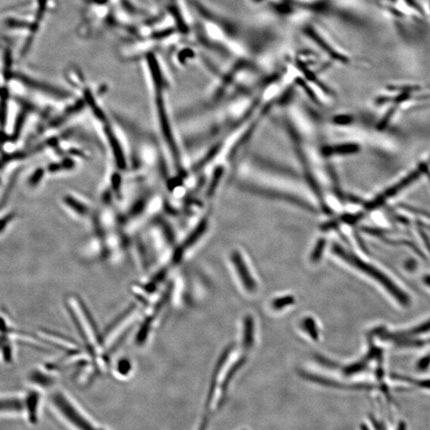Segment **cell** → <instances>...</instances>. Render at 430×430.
Wrapping results in <instances>:
<instances>
[{"instance_id":"6da1fadb","label":"cell","mask_w":430,"mask_h":430,"mask_svg":"<svg viewBox=\"0 0 430 430\" xmlns=\"http://www.w3.org/2000/svg\"><path fill=\"white\" fill-rule=\"evenodd\" d=\"M64 304L78 333L82 346L92 356L98 370L100 374L107 372L110 368V360L108 357V353L104 348L103 334L98 328L88 306L80 296L74 294L67 296Z\"/></svg>"},{"instance_id":"7a4b0ae2","label":"cell","mask_w":430,"mask_h":430,"mask_svg":"<svg viewBox=\"0 0 430 430\" xmlns=\"http://www.w3.org/2000/svg\"><path fill=\"white\" fill-rule=\"evenodd\" d=\"M51 410L59 420L74 430L104 428L96 419L68 391L56 389L49 395Z\"/></svg>"},{"instance_id":"3957f363","label":"cell","mask_w":430,"mask_h":430,"mask_svg":"<svg viewBox=\"0 0 430 430\" xmlns=\"http://www.w3.org/2000/svg\"><path fill=\"white\" fill-rule=\"evenodd\" d=\"M42 401V392L36 388L18 394L0 395V416L20 415L30 424H36L40 420Z\"/></svg>"},{"instance_id":"277c9868","label":"cell","mask_w":430,"mask_h":430,"mask_svg":"<svg viewBox=\"0 0 430 430\" xmlns=\"http://www.w3.org/2000/svg\"><path fill=\"white\" fill-rule=\"evenodd\" d=\"M143 312L142 308L137 304H133L108 326L102 332L104 348L108 353L118 348L132 329L141 320Z\"/></svg>"},{"instance_id":"5b68a950","label":"cell","mask_w":430,"mask_h":430,"mask_svg":"<svg viewBox=\"0 0 430 430\" xmlns=\"http://www.w3.org/2000/svg\"><path fill=\"white\" fill-rule=\"evenodd\" d=\"M333 250L338 256L342 258V259L346 260L349 264L354 266L357 270H360L364 274H366L368 276L374 280L376 282H378L380 284H381L385 290H386V291L396 300L398 301L399 304H401L403 306H407L408 304L410 299H408V296L400 288L398 287L393 280H391L386 274L382 272L380 270H378L377 268L370 266L368 263H366L365 262L360 259L356 255L346 252L342 247L338 246V244H334Z\"/></svg>"},{"instance_id":"8992f818","label":"cell","mask_w":430,"mask_h":430,"mask_svg":"<svg viewBox=\"0 0 430 430\" xmlns=\"http://www.w3.org/2000/svg\"><path fill=\"white\" fill-rule=\"evenodd\" d=\"M427 170H428V166H427L426 164L420 165V166H419L418 170H415V172L411 173L410 174H408L406 178L402 180L401 182H399L398 184H395L394 186L390 188L388 190H386L384 194H382L381 196L376 198V200H374L373 202H369L368 205H366V209L372 210H374L376 208H378L380 206H381L382 204H384V202H385L387 198L393 197V196H394V194H396L398 192L402 190L403 188H406V186H408L410 184H412L414 180H416V178H418L419 177H420L422 173H423V172H426Z\"/></svg>"},{"instance_id":"52a82bcc","label":"cell","mask_w":430,"mask_h":430,"mask_svg":"<svg viewBox=\"0 0 430 430\" xmlns=\"http://www.w3.org/2000/svg\"><path fill=\"white\" fill-rule=\"evenodd\" d=\"M242 188L247 192H252V193L259 194L260 196H268L270 198H276L278 200H287L288 202H292V204H296V205L302 206L306 210H311L312 209V206L308 205L306 202H303V201L300 198H298L296 197H291L288 196L287 194L282 193L279 192H272L270 190H266L264 188H259V186H254V185H243Z\"/></svg>"},{"instance_id":"ba28073f","label":"cell","mask_w":430,"mask_h":430,"mask_svg":"<svg viewBox=\"0 0 430 430\" xmlns=\"http://www.w3.org/2000/svg\"><path fill=\"white\" fill-rule=\"evenodd\" d=\"M233 260L235 266H236V270L240 274V278H242V280L244 283V286L247 288L248 291H252L254 290L256 284H255V282H254L252 278H251L248 268L243 262L242 258L238 252H234Z\"/></svg>"},{"instance_id":"9c48e42d","label":"cell","mask_w":430,"mask_h":430,"mask_svg":"<svg viewBox=\"0 0 430 430\" xmlns=\"http://www.w3.org/2000/svg\"><path fill=\"white\" fill-rule=\"evenodd\" d=\"M360 150V146L356 144H345L326 146L322 149V153L325 156L332 154H346L356 153Z\"/></svg>"},{"instance_id":"30bf717a","label":"cell","mask_w":430,"mask_h":430,"mask_svg":"<svg viewBox=\"0 0 430 430\" xmlns=\"http://www.w3.org/2000/svg\"><path fill=\"white\" fill-rule=\"evenodd\" d=\"M114 368V374L118 380H126L132 373V364L128 358H120L116 362Z\"/></svg>"},{"instance_id":"8fae6325","label":"cell","mask_w":430,"mask_h":430,"mask_svg":"<svg viewBox=\"0 0 430 430\" xmlns=\"http://www.w3.org/2000/svg\"><path fill=\"white\" fill-rule=\"evenodd\" d=\"M399 206H401V208L406 210L407 212H412V214H418L420 215V216H422V217L427 218L430 219V212H426V210L418 209V208H414V206L407 205V204H400Z\"/></svg>"},{"instance_id":"7c38bea8","label":"cell","mask_w":430,"mask_h":430,"mask_svg":"<svg viewBox=\"0 0 430 430\" xmlns=\"http://www.w3.org/2000/svg\"><path fill=\"white\" fill-rule=\"evenodd\" d=\"M324 240H320L319 243L317 244L316 248H315V250H314V252H313V260H317L318 259H320V256L321 254H322V250H324Z\"/></svg>"},{"instance_id":"4fadbf2b","label":"cell","mask_w":430,"mask_h":430,"mask_svg":"<svg viewBox=\"0 0 430 430\" xmlns=\"http://www.w3.org/2000/svg\"><path fill=\"white\" fill-rule=\"evenodd\" d=\"M291 298H282V299L276 300L274 302V305L276 308H280L284 307L286 305L290 304H291Z\"/></svg>"},{"instance_id":"5bb4252c","label":"cell","mask_w":430,"mask_h":430,"mask_svg":"<svg viewBox=\"0 0 430 430\" xmlns=\"http://www.w3.org/2000/svg\"><path fill=\"white\" fill-rule=\"evenodd\" d=\"M394 111L395 108H391V110H390L388 112H387V114L386 115L385 118H384V119L382 120L381 122V123H380V128L382 129L384 127H385L386 126V124L389 122L390 119L392 118V116H393V114H394Z\"/></svg>"},{"instance_id":"9a60e30c","label":"cell","mask_w":430,"mask_h":430,"mask_svg":"<svg viewBox=\"0 0 430 430\" xmlns=\"http://www.w3.org/2000/svg\"><path fill=\"white\" fill-rule=\"evenodd\" d=\"M352 120V118L348 116H340L336 120V123L340 124H346L350 123Z\"/></svg>"},{"instance_id":"2e32d148","label":"cell","mask_w":430,"mask_h":430,"mask_svg":"<svg viewBox=\"0 0 430 430\" xmlns=\"http://www.w3.org/2000/svg\"><path fill=\"white\" fill-rule=\"evenodd\" d=\"M419 232H420V235L422 236V238L423 242L426 244V246L430 251V240L428 236H427L426 234L424 233V231L420 229V228H419Z\"/></svg>"},{"instance_id":"e0dca14e","label":"cell","mask_w":430,"mask_h":430,"mask_svg":"<svg viewBox=\"0 0 430 430\" xmlns=\"http://www.w3.org/2000/svg\"><path fill=\"white\" fill-rule=\"evenodd\" d=\"M424 282L430 286V276H426V278L424 279Z\"/></svg>"},{"instance_id":"ac0fdd59","label":"cell","mask_w":430,"mask_h":430,"mask_svg":"<svg viewBox=\"0 0 430 430\" xmlns=\"http://www.w3.org/2000/svg\"><path fill=\"white\" fill-rule=\"evenodd\" d=\"M426 173H427V174H428V178H430V173H428V170H427V172H426Z\"/></svg>"}]
</instances>
